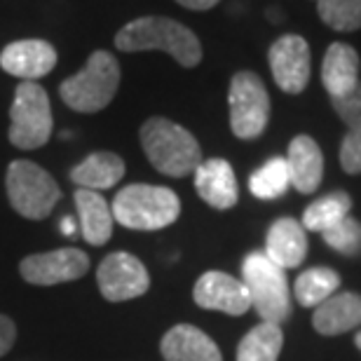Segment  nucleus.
<instances>
[{
	"label": "nucleus",
	"mask_w": 361,
	"mask_h": 361,
	"mask_svg": "<svg viewBox=\"0 0 361 361\" xmlns=\"http://www.w3.org/2000/svg\"><path fill=\"white\" fill-rule=\"evenodd\" d=\"M115 47L120 52L162 49L174 56L183 68H192L202 61V45L197 35L169 17H139L129 21L115 35Z\"/></svg>",
	"instance_id": "1"
},
{
	"label": "nucleus",
	"mask_w": 361,
	"mask_h": 361,
	"mask_svg": "<svg viewBox=\"0 0 361 361\" xmlns=\"http://www.w3.org/2000/svg\"><path fill=\"white\" fill-rule=\"evenodd\" d=\"M141 146L150 164L171 178L195 174L202 164V148L185 127L167 118H150L141 127Z\"/></svg>",
	"instance_id": "2"
},
{
	"label": "nucleus",
	"mask_w": 361,
	"mask_h": 361,
	"mask_svg": "<svg viewBox=\"0 0 361 361\" xmlns=\"http://www.w3.org/2000/svg\"><path fill=\"white\" fill-rule=\"evenodd\" d=\"M113 219L129 230H162L180 214V200L164 185L132 183L115 195Z\"/></svg>",
	"instance_id": "3"
},
{
	"label": "nucleus",
	"mask_w": 361,
	"mask_h": 361,
	"mask_svg": "<svg viewBox=\"0 0 361 361\" xmlns=\"http://www.w3.org/2000/svg\"><path fill=\"white\" fill-rule=\"evenodd\" d=\"M120 87V63L118 59L97 49L90 54L87 63L75 75L66 78L59 85V94L63 104L78 113H99L115 99V92Z\"/></svg>",
	"instance_id": "4"
},
{
	"label": "nucleus",
	"mask_w": 361,
	"mask_h": 361,
	"mask_svg": "<svg viewBox=\"0 0 361 361\" xmlns=\"http://www.w3.org/2000/svg\"><path fill=\"white\" fill-rule=\"evenodd\" d=\"M242 281L249 291L251 307L268 324H284L291 317V288L286 270L272 263L265 251H251L242 263Z\"/></svg>",
	"instance_id": "5"
},
{
	"label": "nucleus",
	"mask_w": 361,
	"mask_h": 361,
	"mask_svg": "<svg viewBox=\"0 0 361 361\" xmlns=\"http://www.w3.org/2000/svg\"><path fill=\"white\" fill-rule=\"evenodd\" d=\"M7 197L17 214L31 221H42L52 214L61 190L45 169L28 160H14L5 176Z\"/></svg>",
	"instance_id": "6"
},
{
	"label": "nucleus",
	"mask_w": 361,
	"mask_h": 361,
	"mask_svg": "<svg viewBox=\"0 0 361 361\" xmlns=\"http://www.w3.org/2000/svg\"><path fill=\"white\" fill-rule=\"evenodd\" d=\"M52 136V108L38 82L24 80L14 90L10 108V143L21 150L45 146Z\"/></svg>",
	"instance_id": "7"
},
{
	"label": "nucleus",
	"mask_w": 361,
	"mask_h": 361,
	"mask_svg": "<svg viewBox=\"0 0 361 361\" xmlns=\"http://www.w3.org/2000/svg\"><path fill=\"white\" fill-rule=\"evenodd\" d=\"M230 127L237 139H258L270 120V97L263 80L251 71H240L230 82Z\"/></svg>",
	"instance_id": "8"
},
{
	"label": "nucleus",
	"mask_w": 361,
	"mask_h": 361,
	"mask_svg": "<svg viewBox=\"0 0 361 361\" xmlns=\"http://www.w3.org/2000/svg\"><path fill=\"white\" fill-rule=\"evenodd\" d=\"M101 295L111 302L139 298L150 288V274L139 258L127 251H115L106 256L97 270Z\"/></svg>",
	"instance_id": "9"
},
{
	"label": "nucleus",
	"mask_w": 361,
	"mask_h": 361,
	"mask_svg": "<svg viewBox=\"0 0 361 361\" xmlns=\"http://www.w3.org/2000/svg\"><path fill=\"white\" fill-rule=\"evenodd\" d=\"M272 78L277 87L286 94H300L307 87L312 73V54L302 35L288 33L272 42L268 52Z\"/></svg>",
	"instance_id": "10"
},
{
	"label": "nucleus",
	"mask_w": 361,
	"mask_h": 361,
	"mask_svg": "<svg viewBox=\"0 0 361 361\" xmlns=\"http://www.w3.org/2000/svg\"><path fill=\"white\" fill-rule=\"evenodd\" d=\"M21 277L35 286H54L63 281L80 279L90 270V258L75 247H63L47 254L26 256L19 265Z\"/></svg>",
	"instance_id": "11"
},
{
	"label": "nucleus",
	"mask_w": 361,
	"mask_h": 361,
	"mask_svg": "<svg viewBox=\"0 0 361 361\" xmlns=\"http://www.w3.org/2000/svg\"><path fill=\"white\" fill-rule=\"evenodd\" d=\"M192 298L200 307L219 310L230 317H240L251 310V298L244 281L219 270L202 274L192 288Z\"/></svg>",
	"instance_id": "12"
},
{
	"label": "nucleus",
	"mask_w": 361,
	"mask_h": 361,
	"mask_svg": "<svg viewBox=\"0 0 361 361\" xmlns=\"http://www.w3.org/2000/svg\"><path fill=\"white\" fill-rule=\"evenodd\" d=\"M56 66V49L47 40H17L0 52V68L21 80L45 78Z\"/></svg>",
	"instance_id": "13"
},
{
	"label": "nucleus",
	"mask_w": 361,
	"mask_h": 361,
	"mask_svg": "<svg viewBox=\"0 0 361 361\" xmlns=\"http://www.w3.org/2000/svg\"><path fill=\"white\" fill-rule=\"evenodd\" d=\"M195 190L209 207L214 209H233L240 200V188H237L235 171L228 160L212 157L202 160V164L195 169Z\"/></svg>",
	"instance_id": "14"
},
{
	"label": "nucleus",
	"mask_w": 361,
	"mask_h": 361,
	"mask_svg": "<svg viewBox=\"0 0 361 361\" xmlns=\"http://www.w3.org/2000/svg\"><path fill=\"white\" fill-rule=\"evenodd\" d=\"M307 230L295 219H277L265 235V256L279 268H298L307 256Z\"/></svg>",
	"instance_id": "15"
},
{
	"label": "nucleus",
	"mask_w": 361,
	"mask_h": 361,
	"mask_svg": "<svg viewBox=\"0 0 361 361\" xmlns=\"http://www.w3.org/2000/svg\"><path fill=\"white\" fill-rule=\"evenodd\" d=\"M286 167L291 176V185L302 195L314 192L322 185L324 178V155L312 136H295L288 143Z\"/></svg>",
	"instance_id": "16"
},
{
	"label": "nucleus",
	"mask_w": 361,
	"mask_h": 361,
	"mask_svg": "<svg viewBox=\"0 0 361 361\" xmlns=\"http://www.w3.org/2000/svg\"><path fill=\"white\" fill-rule=\"evenodd\" d=\"M160 350L167 361H223L219 345L190 324L169 329L162 338Z\"/></svg>",
	"instance_id": "17"
},
{
	"label": "nucleus",
	"mask_w": 361,
	"mask_h": 361,
	"mask_svg": "<svg viewBox=\"0 0 361 361\" xmlns=\"http://www.w3.org/2000/svg\"><path fill=\"white\" fill-rule=\"evenodd\" d=\"M359 54L357 49L348 45V42H334L326 54H324V63H322V82L324 90L329 92L331 99L343 97L350 90H355L359 80Z\"/></svg>",
	"instance_id": "18"
},
{
	"label": "nucleus",
	"mask_w": 361,
	"mask_h": 361,
	"mask_svg": "<svg viewBox=\"0 0 361 361\" xmlns=\"http://www.w3.org/2000/svg\"><path fill=\"white\" fill-rule=\"evenodd\" d=\"M312 324L322 336H338L357 329L361 324V295L352 291L334 293L314 307Z\"/></svg>",
	"instance_id": "19"
},
{
	"label": "nucleus",
	"mask_w": 361,
	"mask_h": 361,
	"mask_svg": "<svg viewBox=\"0 0 361 361\" xmlns=\"http://www.w3.org/2000/svg\"><path fill=\"white\" fill-rule=\"evenodd\" d=\"M78 219H80V233L85 242L92 247H101L113 237V212L111 204L104 200V195L97 190H85L78 188L75 192Z\"/></svg>",
	"instance_id": "20"
},
{
	"label": "nucleus",
	"mask_w": 361,
	"mask_h": 361,
	"mask_svg": "<svg viewBox=\"0 0 361 361\" xmlns=\"http://www.w3.org/2000/svg\"><path fill=\"white\" fill-rule=\"evenodd\" d=\"M125 176V162L115 153H92L71 169V180L85 190H108Z\"/></svg>",
	"instance_id": "21"
},
{
	"label": "nucleus",
	"mask_w": 361,
	"mask_h": 361,
	"mask_svg": "<svg viewBox=\"0 0 361 361\" xmlns=\"http://www.w3.org/2000/svg\"><path fill=\"white\" fill-rule=\"evenodd\" d=\"M281 345H284V334L277 324H258L242 338L237 348V361H277Z\"/></svg>",
	"instance_id": "22"
},
{
	"label": "nucleus",
	"mask_w": 361,
	"mask_h": 361,
	"mask_svg": "<svg viewBox=\"0 0 361 361\" xmlns=\"http://www.w3.org/2000/svg\"><path fill=\"white\" fill-rule=\"evenodd\" d=\"M338 286H341V274L336 270L310 268L302 274H298L293 286V295L302 307H317L334 293H338Z\"/></svg>",
	"instance_id": "23"
},
{
	"label": "nucleus",
	"mask_w": 361,
	"mask_h": 361,
	"mask_svg": "<svg viewBox=\"0 0 361 361\" xmlns=\"http://www.w3.org/2000/svg\"><path fill=\"white\" fill-rule=\"evenodd\" d=\"M352 209V197L348 192L336 190L329 192L324 197L314 200L312 204L302 214V228L312 230V233H324V230L334 228L336 223H341L345 216H350Z\"/></svg>",
	"instance_id": "24"
},
{
	"label": "nucleus",
	"mask_w": 361,
	"mask_h": 361,
	"mask_svg": "<svg viewBox=\"0 0 361 361\" xmlns=\"http://www.w3.org/2000/svg\"><path fill=\"white\" fill-rule=\"evenodd\" d=\"M288 185H291V176H288L286 157H270L249 178V190L258 200H277L288 190Z\"/></svg>",
	"instance_id": "25"
},
{
	"label": "nucleus",
	"mask_w": 361,
	"mask_h": 361,
	"mask_svg": "<svg viewBox=\"0 0 361 361\" xmlns=\"http://www.w3.org/2000/svg\"><path fill=\"white\" fill-rule=\"evenodd\" d=\"M317 12L334 31L350 33L361 28V0H317Z\"/></svg>",
	"instance_id": "26"
},
{
	"label": "nucleus",
	"mask_w": 361,
	"mask_h": 361,
	"mask_svg": "<svg viewBox=\"0 0 361 361\" xmlns=\"http://www.w3.org/2000/svg\"><path fill=\"white\" fill-rule=\"evenodd\" d=\"M324 242L331 249L343 256H359L361 254V223L352 216H345L341 223L322 233Z\"/></svg>",
	"instance_id": "27"
},
{
	"label": "nucleus",
	"mask_w": 361,
	"mask_h": 361,
	"mask_svg": "<svg viewBox=\"0 0 361 361\" xmlns=\"http://www.w3.org/2000/svg\"><path fill=\"white\" fill-rule=\"evenodd\" d=\"M334 111L350 129H361V82L343 97L331 99Z\"/></svg>",
	"instance_id": "28"
},
{
	"label": "nucleus",
	"mask_w": 361,
	"mask_h": 361,
	"mask_svg": "<svg viewBox=\"0 0 361 361\" xmlns=\"http://www.w3.org/2000/svg\"><path fill=\"white\" fill-rule=\"evenodd\" d=\"M341 167L348 174H361V129H350L341 143Z\"/></svg>",
	"instance_id": "29"
},
{
	"label": "nucleus",
	"mask_w": 361,
	"mask_h": 361,
	"mask_svg": "<svg viewBox=\"0 0 361 361\" xmlns=\"http://www.w3.org/2000/svg\"><path fill=\"white\" fill-rule=\"evenodd\" d=\"M14 341H17V326L10 317L0 314V357L12 350Z\"/></svg>",
	"instance_id": "30"
},
{
	"label": "nucleus",
	"mask_w": 361,
	"mask_h": 361,
	"mask_svg": "<svg viewBox=\"0 0 361 361\" xmlns=\"http://www.w3.org/2000/svg\"><path fill=\"white\" fill-rule=\"evenodd\" d=\"M180 7L185 10H195V12H204V10H212L221 3V0H176Z\"/></svg>",
	"instance_id": "31"
},
{
	"label": "nucleus",
	"mask_w": 361,
	"mask_h": 361,
	"mask_svg": "<svg viewBox=\"0 0 361 361\" xmlns=\"http://www.w3.org/2000/svg\"><path fill=\"white\" fill-rule=\"evenodd\" d=\"M61 233L71 237V235H75L78 233V226H75V221L71 219V216H66V219H61Z\"/></svg>",
	"instance_id": "32"
},
{
	"label": "nucleus",
	"mask_w": 361,
	"mask_h": 361,
	"mask_svg": "<svg viewBox=\"0 0 361 361\" xmlns=\"http://www.w3.org/2000/svg\"><path fill=\"white\" fill-rule=\"evenodd\" d=\"M355 345H357V348L361 350V331H359V334H357V338H355Z\"/></svg>",
	"instance_id": "33"
}]
</instances>
